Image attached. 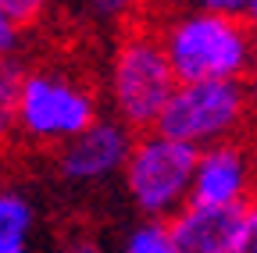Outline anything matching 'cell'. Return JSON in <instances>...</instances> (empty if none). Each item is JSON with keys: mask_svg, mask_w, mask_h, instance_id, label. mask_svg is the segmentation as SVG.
<instances>
[{"mask_svg": "<svg viewBox=\"0 0 257 253\" xmlns=\"http://www.w3.org/2000/svg\"><path fill=\"white\" fill-rule=\"evenodd\" d=\"M154 29L165 43L179 82H246L253 72L257 29L239 15L182 8L165 15Z\"/></svg>", "mask_w": 257, "mask_h": 253, "instance_id": "cell-1", "label": "cell"}, {"mask_svg": "<svg viewBox=\"0 0 257 253\" xmlns=\"http://www.w3.org/2000/svg\"><path fill=\"white\" fill-rule=\"evenodd\" d=\"M179 89V75L165 54L157 29L140 22L125 29L107 61V104L118 121L133 132L157 129L172 93Z\"/></svg>", "mask_w": 257, "mask_h": 253, "instance_id": "cell-2", "label": "cell"}, {"mask_svg": "<svg viewBox=\"0 0 257 253\" xmlns=\"http://www.w3.org/2000/svg\"><path fill=\"white\" fill-rule=\"evenodd\" d=\"M165 132L193 150H207L218 143H232L257 132V107L246 82H179L172 100L157 121Z\"/></svg>", "mask_w": 257, "mask_h": 253, "instance_id": "cell-3", "label": "cell"}, {"mask_svg": "<svg viewBox=\"0 0 257 253\" xmlns=\"http://www.w3.org/2000/svg\"><path fill=\"white\" fill-rule=\"evenodd\" d=\"M96 121H100V97L82 75L61 65L25 68L18 97L22 139L61 150Z\"/></svg>", "mask_w": 257, "mask_h": 253, "instance_id": "cell-4", "label": "cell"}, {"mask_svg": "<svg viewBox=\"0 0 257 253\" xmlns=\"http://www.w3.org/2000/svg\"><path fill=\"white\" fill-rule=\"evenodd\" d=\"M197 153L165 132H140L133 153L125 161V189L128 200L147 221H168L193 196V175H197Z\"/></svg>", "mask_w": 257, "mask_h": 253, "instance_id": "cell-5", "label": "cell"}, {"mask_svg": "<svg viewBox=\"0 0 257 253\" xmlns=\"http://www.w3.org/2000/svg\"><path fill=\"white\" fill-rule=\"evenodd\" d=\"M253 193H257V132L197 153L189 203L243 207Z\"/></svg>", "mask_w": 257, "mask_h": 253, "instance_id": "cell-6", "label": "cell"}, {"mask_svg": "<svg viewBox=\"0 0 257 253\" xmlns=\"http://www.w3.org/2000/svg\"><path fill=\"white\" fill-rule=\"evenodd\" d=\"M136 136L140 132H133L114 114L100 118L82 136H75L72 143H64L57 150V168L72 182H104L111 175H121Z\"/></svg>", "mask_w": 257, "mask_h": 253, "instance_id": "cell-7", "label": "cell"}, {"mask_svg": "<svg viewBox=\"0 0 257 253\" xmlns=\"http://www.w3.org/2000/svg\"><path fill=\"white\" fill-rule=\"evenodd\" d=\"M168 232L179 253H232L239 232V207L186 203L168 217Z\"/></svg>", "mask_w": 257, "mask_h": 253, "instance_id": "cell-8", "label": "cell"}, {"mask_svg": "<svg viewBox=\"0 0 257 253\" xmlns=\"http://www.w3.org/2000/svg\"><path fill=\"white\" fill-rule=\"evenodd\" d=\"M32 225V203L15 189H0V253H29Z\"/></svg>", "mask_w": 257, "mask_h": 253, "instance_id": "cell-9", "label": "cell"}, {"mask_svg": "<svg viewBox=\"0 0 257 253\" xmlns=\"http://www.w3.org/2000/svg\"><path fill=\"white\" fill-rule=\"evenodd\" d=\"M22 79H25L22 61H4V65H0V150L11 146L22 136V125H18Z\"/></svg>", "mask_w": 257, "mask_h": 253, "instance_id": "cell-10", "label": "cell"}, {"mask_svg": "<svg viewBox=\"0 0 257 253\" xmlns=\"http://www.w3.org/2000/svg\"><path fill=\"white\" fill-rule=\"evenodd\" d=\"M121 253H179L168 232V221H143L128 232L121 242Z\"/></svg>", "mask_w": 257, "mask_h": 253, "instance_id": "cell-11", "label": "cell"}, {"mask_svg": "<svg viewBox=\"0 0 257 253\" xmlns=\"http://www.w3.org/2000/svg\"><path fill=\"white\" fill-rule=\"evenodd\" d=\"M232 253H257V193L239 207V232Z\"/></svg>", "mask_w": 257, "mask_h": 253, "instance_id": "cell-12", "label": "cell"}, {"mask_svg": "<svg viewBox=\"0 0 257 253\" xmlns=\"http://www.w3.org/2000/svg\"><path fill=\"white\" fill-rule=\"evenodd\" d=\"M86 8L100 22H121V18H133L143 8V0H86Z\"/></svg>", "mask_w": 257, "mask_h": 253, "instance_id": "cell-13", "label": "cell"}, {"mask_svg": "<svg viewBox=\"0 0 257 253\" xmlns=\"http://www.w3.org/2000/svg\"><path fill=\"white\" fill-rule=\"evenodd\" d=\"M22 33H25V25L15 22L4 8H0V65L4 61H18V47H22Z\"/></svg>", "mask_w": 257, "mask_h": 253, "instance_id": "cell-14", "label": "cell"}, {"mask_svg": "<svg viewBox=\"0 0 257 253\" xmlns=\"http://www.w3.org/2000/svg\"><path fill=\"white\" fill-rule=\"evenodd\" d=\"M47 4L50 0H0V8H4L15 22H22V25H36L43 18Z\"/></svg>", "mask_w": 257, "mask_h": 253, "instance_id": "cell-15", "label": "cell"}, {"mask_svg": "<svg viewBox=\"0 0 257 253\" xmlns=\"http://www.w3.org/2000/svg\"><path fill=\"white\" fill-rule=\"evenodd\" d=\"M189 8L214 11V15H239V18H246L250 0H189Z\"/></svg>", "mask_w": 257, "mask_h": 253, "instance_id": "cell-16", "label": "cell"}, {"mask_svg": "<svg viewBox=\"0 0 257 253\" xmlns=\"http://www.w3.org/2000/svg\"><path fill=\"white\" fill-rule=\"evenodd\" d=\"M64 253H104V249L96 246V242H89V239H79V242H72Z\"/></svg>", "mask_w": 257, "mask_h": 253, "instance_id": "cell-17", "label": "cell"}, {"mask_svg": "<svg viewBox=\"0 0 257 253\" xmlns=\"http://www.w3.org/2000/svg\"><path fill=\"white\" fill-rule=\"evenodd\" d=\"M246 86H250V97H253V107H257V54H253V72H250Z\"/></svg>", "mask_w": 257, "mask_h": 253, "instance_id": "cell-18", "label": "cell"}, {"mask_svg": "<svg viewBox=\"0 0 257 253\" xmlns=\"http://www.w3.org/2000/svg\"><path fill=\"white\" fill-rule=\"evenodd\" d=\"M246 22L257 29V0H250V11H246Z\"/></svg>", "mask_w": 257, "mask_h": 253, "instance_id": "cell-19", "label": "cell"}]
</instances>
